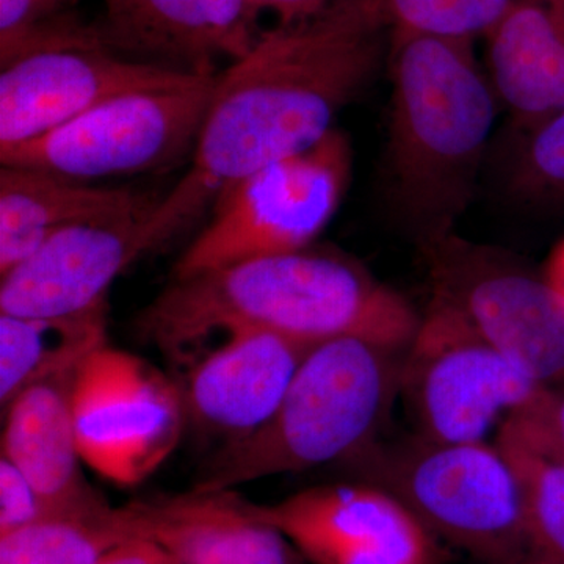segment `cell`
<instances>
[{
  "label": "cell",
  "mask_w": 564,
  "mask_h": 564,
  "mask_svg": "<svg viewBox=\"0 0 564 564\" xmlns=\"http://www.w3.org/2000/svg\"><path fill=\"white\" fill-rule=\"evenodd\" d=\"M486 39L489 80L519 129L564 109V0H516Z\"/></svg>",
  "instance_id": "ac0fdd59"
},
{
  "label": "cell",
  "mask_w": 564,
  "mask_h": 564,
  "mask_svg": "<svg viewBox=\"0 0 564 564\" xmlns=\"http://www.w3.org/2000/svg\"><path fill=\"white\" fill-rule=\"evenodd\" d=\"M516 0H378L391 32L445 40L488 36Z\"/></svg>",
  "instance_id": "cb8c5ba5"
},
{
  "label": "cell",
  "mask_w": 564,
  "mask_h": 564,
  "mask_svg": "<svg viewBox=\"0 0 564 564\" xmlns=\"http://www.w3.org/2000/svg\"><path fill=\"white\" fill-rule=\"evenodd\" d=\"M109 304L68 315L0 314V406L25 389L79 369L107 345Z\"/></svg>",
  "instance_id": "ffe728a7"
},
{
  "label": "cell",
  "mask_w": 564,
  "mask_h": 564,
  "mask_svg": "<svg viewBox=\"0 0 564 564\" xmlns=\"http://www.w3.org/2000/svg\"><path fill=\"white\" fill-rule=\"evenodd\" d=\"M52 511L24 474L0 458V536L51 518Z\"/></svg>",
  "instance_id": "4316f807"
},
{
  "label": "cell",
  "mask_w": 564,
  "mask_h": 564,
  "mask_svg": "<svg viewBox=\"0 0 564 564\" xmlns=\"http://www.w3.org/2000/svg\"><path fill=\"white\" fill-rule=\"evenodd\" d=\"M84 0H0V68L36 52L102 46Z\"/></svg>",
  "instance_id": "603a6c76"
},
{
  "label": "cell",
  "mask_w": 564,
  "mask_h": 564,
  "mask_svg": "<svg viewBox=\"0 0 564 564\" xmlns=\"http://www.w3.org/2000/svg\"><path fill=\"white\" fill-rule=\"evenodd\" d=\"M128 507L137 534L180 564L307 563L284 534L251 518L232 491H191Z\"/></svg>",
  "instance_id": "2e32d148"
},
{
  "label": "cell",
  "mask_w": 564,
  "mask_h": 564,
  "mask_svg": "<svg viewBox=\"0 0 564 564\" xmlns=\"http://www.w3.org/2000/svg\"><path fill=\"white\" fill-rule=\"evenodd\" d=\"M218 74L122 93L54 131L0 150V165L90 182L154 172L195 150Z\"/></svg>",
  "instance_id": "ba28073f"
},
{
  "label": "cell",
  "mask_w": 564,
  "mask_h": 564,
  "mask_svg": "<svg viewBox=\"0 0 564 564\" xmlns=\"http://www.w3.org/2000/svg\"><path fill=\"white\" fill-rule=\"evenodd\" d=\"M196 77L128 61L104 46L36 52L0 68V150L54 131L122 93Z\"/></svg>",
  "instance_id": "4fadbf2b"
},
{
  "label": "cell",
  "mask_w": 564,
  "mask_h": 564,
  "mask_svg": "<svg viewBox=\"0 0 564 564\" xmlns=\"http://www.w3.org/2000/svg\"><path fill=\"white\" fill-rule=\"evenodd\" d=\"M317 344L267 329L229 334L188 367L182 389L187 417L225 444L242 440L272 417Z\"/></svg>",
  "instance_id": "9a60e30c"
},
{
  "label": "cell",
  "mask_w": 564,
  "mask_h": 564,
  "mask_svg": "<svg viewBox=\"0 0 564 564\" xmlns=\"http://www.w3.org/2000/svg\"><path fill=\"white\" fill-rule=\"evenodd\" d=\"M133 536L139 534L128 505L51 516L0 536V564H95Z\"/></svg>",
  "instance_id": "44dd1931"
},
{
  "label": "cell",
  "mask_w": 564,
  "mask_h": 564,
  "mask_svg": "<svg viewBox=\"0 0 564 564\" xmlns=\"http://www.w3.org/2000/svg\"><path fill=\"white\" fill-rule=\"evenodd\" d=\"M421 248L433 293L541 384L564 380V306L543 273L455 231Z\"/></svg>",
  "instance_id": "9c48e42d"
},
{
  "label": "cell",
  "mask_w": 564,
  "mask_h": 564,
  "mask_svg": "<svg viewBox=\"0 0 564 564\" xmlns=\"http://www.w3.org/2000/svg\"><path fill=\"white\" fill-rule=\"evenodd\" d=\"M96 32L128 61L212 76L236 62L261 32L245 0H102Z\"/></svg>",
  "instance_id": "5bb4252c"
},
{
  "label": "cell",
  "mask_w": 564,
  "mask_h": 564,
  "mask_svg": "<svg viewBox=\"0 0 564 564\" xmlns=\"http://www.w3.org/2000/svg\"><path fill=\"white\" fill-rule=\"evenodd\" d=\"M389 203L419 242L454 231L473 203L497 115L473 41L391 32Z\"/></svg>",
  "instance_id": "3957f363"
},
{
  "label": "cell",
  "mask_w": 564,
  "mask_h": 564,
  "mask_svg": "<svg viewBox=\"0 0 564 564\" xmlns=\"http://www.w3.org/2000/svg\"><path fill=\"white\" fill-rule=\"evenodd\" d=\"M343 464L361 484L400 500L434 538L486 564H516L530 552L524 494L499 445L441 443L419 434L377 440Z\"/></svg>",
  "instance_id": "5b68a950"
},
{
  "label": "cell",
  "mask_w": 564,
  "mask_h": 564,
  "mask_svg": "<svg viewBox=\"0 0 564 564\" xmlns=\"http://www.w3.org/2000/svg\"><path fill=\"white\" fill-rule=\"evenodd\" d=\"M496 444L514 467L524 494L533 558L564 564V464L534 445L511 417L499 426Z\"/></svg>",
  "instance_id": "7402d4cb"
},
{
  "label": "cell",
  "mask_w": 564,
  "mask_h": 564,
  "mask_svg": "<svg viewBox=\"0 0 564 564\" xmlns=\"http://www.w3.org/2000/svg\"><path fill=\"white\" fill-rule=\"evenodd\" d=\"M337 0H245L256 20L262 13H272L276 25H291L317 17Z\"/></svg>",
  "instance_id": "83f0119b"
},
{
  "label": "cell",
  "mask_w": 564,
  "mask_h": 564,
  "mask_svg": "<svg viewBox=\"0 0 564 564\" xmlns=\"http://www.w3.org/2000/svg\"><path fill=\"white\" fill-rule=\"evenodd\" d=\"M545 388L433 293L400 372L399 399L414 434L441 443L486 441Z\"/></svg>",
  "instance_id": "8992f818"
},
{
  "label": "cell",
  "mask_w": 564,
  "mask_h": 564,
  "mask_svg": "<svg viewBox=\"0 0 564 564\" xmlns=\"http://www.w3.org/2000/svg\"><path fill=\"white\" fill-rule=\"evenodd\" d=\"M524 140L516 151L507 191L529 206L564 203V109L522 129Z\"/></svg>",
  "instance_id": "d4e9b609"
},
{
  "label": "cell",
  "mask_w": 564,
  "mask_h": 564,
  "mask_svg": "<svg viewBox=\"0 0 564 564\" xmlns=\"http://www.w3.org/2000/svg\"><path fill=\"white\" fill-rule=\"evenodd\" d=\"M245 511L284 534L313 564H437L440 549L391 494L367 484L304 489Z\"/></svg>",
  "instance_id": "8fae6325"
},
{
  "label": "cell",
  "mask_w": 564,
  "mask_h": 564,
  "mask_svg": "<svg viewBox=\"0 0 564 564\" xmlns=\"http://www.w3.org/2000/svg\"><path fill=\"white\" fill-rule=\"evenodd\" d=\"M350 140L333 129L313 147L262 166L214 204V217L173 278L306 250L332 221L351 176Z\"/></svg>",
  "instance_id": "52a82bcc"
},
{
  "label": "cell",
  "mask_w": 564,
  "mask_h": 564,
  "mask_svg": "<svg viewBox=\"0 0 564 564\" xmlns=\"http://www.w3.org/2000/svg\"><path fill=\"white\" fill-rule=\"evenodd\" d=\"M510 417L534 445L564 464V380L547 386L536 402Z\"/></svg>",
  "instance_id": "484cf974"
},
{
  "label": "cell",
  "mask_w": 564,
  "mask_h": 564,
  "mask_svg": "<svg viewBox=\"0 0 564 564\" xmlns=\"http://www.w3.org/2000/svg\"><path fill=\"white\" fill-rule=\"evenodd\" d=\"M541 273L564 306V239L555 245Z\"/></svg>",
  "instance_id": "f546056e"
},
{
  "label": "cell",
  "mask_w": 564,
  "mask_h": 564,
  "mask_svg": "<svg viewBox=\"0 0 564 564\" xmlns=\"http://www.w3.org/2000/svg\"><path fill=\"white\" fill-rule=\"evenodd\" d=\"M159 202L55 232L0 276V314L68 315L106 302L113 281L151 252L147 229Z\"/></svg>",
  "instance_id": "7c38bea8"
},
{
  "label": "cell",
  "mask_w": 564,
  "mask_h": 564,
  "mask_svg": "<svg viewBox=\"0 0 564 564\" xmlns=\"http://www.w3.org/2000/svg\"><path fill=\"white\" fill-rule=\"evenodd\" d=\"M77 370L22 391L2 410V456L28 477L52 514L107 507L85 480L73 419Z\"/></svg>",
  "instance_id": "e0dca14e"
},
{
  "label": "cell",
  "mask_w": 564,
  "mask_h": 564,
  "mask_svg": "<svg viewBox=\"0 0 564 564\" xmlns=\"http://www.w3.org/2000/svg\"><path fill=\"white\" fill-rule=\"evenodd\" d=\"M391 28L378 0H337L311 20L274 24L218 73L191 170L148 223L151 251L262 166L313 147L372 85Z\"/></svg>",
  "instance_id": "6da1fadb"
},
{
  "label": "cell",
  "mask_w": 564,
  "mask_h": 564,
  "mask_svg": "<svg viewBox=\"0 0 564 564\" xmlns=\"http://www.w3.org/2000/svg\"><path fill=\"white\" fill-rule=\"evenodd\" d=\"M95 564H180L150 538L133 536L109 549Z\"/></svg>",
  "instance_id": "f1b7e54d"
},
{
  "label": "cell",
  "mask_w": 564,
  "mask_h": 564,
  "mask_svg": "<svg viewBox=\"0 0 564 564\" xmlns=\"http://www.w3.org/2000/svg\"><path fill=\"white\" fill-rule=\"evenodd\" d=\"M516 564H545V563L541 562V560L533 558V560H522V562H519Z\"/></svg>",
  "instance_id": "4dcf8cb0"
},
{
  "label": "cell",
  "mask_w": 564,
  "mask_h": 564,
  "mask_svg": "<svg viewBox=\"0 0 564 564\" xmlns=\"http://www.w3.org/2000/svg\"><path fill=\"white\" fill-rule=\"evenodd\" d=\"M133 188L96 187L36 170L0 169V276L76 223L159 202Z\"/></svg>",
  "instance_id": "d6986e66"
},
{
  "label": "cell",
  "mask_w": 564,
  "mask_h": 564,
  "mask_svg": "<svg viewBox=\"0 0 564 564\" xmlns=\"http://www.w3.org/2000/svg\"><path fill=\"white\" fill-rule=\"evenodd\" d=\"M421 322L413 304L358 263L310 250L262 256L172 282L135 318V332L184 359L214 334L267 329L323 343L361 337L404 350Z\"/></svg>",
  "instance_id": "7a4b0ae2"
},
{
  "label": "cell",
  "mask_w": 564,
  "mask_h": 564,
  "mask_svg": "<svg viewBox=\"0 0 564 564\" xmlns=\"http://www.w3.org/2000/svg\"><path fill=\"white\" fill-rule=\"evenodd\" d=\"M73 419L82 462L111 484L133 486L173 454L187 411L172 380L107 344L77 370Z\"/></svg>",
  "instance_id": "30bf717a"
},
{
  "label": "cell",
  "mask_w": 564,
  "mask_h": 564,
  "mask_svg": "<svg viewBox=\"0 0 564 564\" xmlns=\"http://www.w3.org/2000/svg\"><path fill=\"white\" fill-rule=\"evenodd\" d=\"M403 352L351 336L315 345L272 417L223 445L192 491H232L361 454L380 440L399 399Z\"/></svg>",
  "instance_id": "277c9868"
}]
</instances>
